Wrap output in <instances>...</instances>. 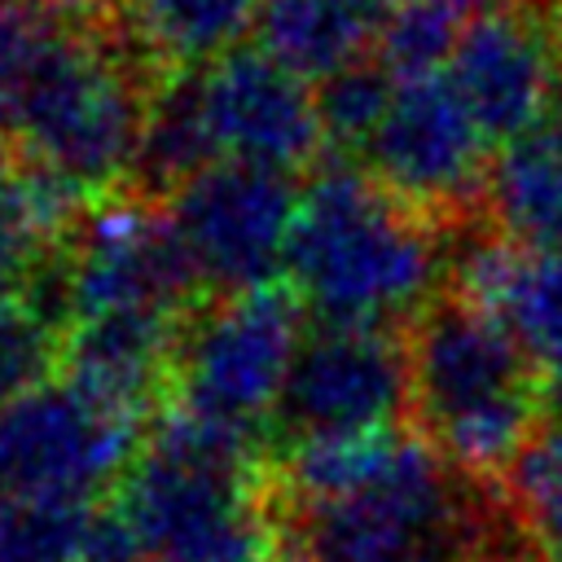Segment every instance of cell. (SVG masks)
<instances>
[{
    "mask_svg": "<svg viewBox=\"0 0 562 562\" xmlns=\"http://www.w3.org/2000/svg\"><path fill=\"white\" fill-rule=\"evenodd\" d=\"M439 224L382 189L360 162H321L299 193L285 281L329 325L408 329L443 290Z\"/></svg>",
    "mask_w": 562,
    "mask_h": 562,
    "instance_id": "obj_1",
    "label": "cell"
},
{
    "mask_svg": "<svg viewBox=\"0 0 562 562\" xmlns=\"http://www.w3.org/2000/svg\"><path fill=\"white\" fill-rule=\"evenodd\" d=\"M110 505L140 562H290L272 452L167 408Z\"/></svg>",
    "mask_w": 562,
    "mask_h": 562,
    "instance_id": "obj_2",
    "label": "cell"
},
{
    "mask_svg": "<svg viewBox=\"0 0 562 562\" xmlns=\"http://www.w3.org/2000/svg\"><path fill=\"white\" fill-rule=\"evenodd\" d=\"M408 386L417 435L461 474L505 483L544 430L549 391L505 325L443 290L408 329Z\"/></svg>",
    "mask_w": 562,
    "mask_h": 562,
    "instance_id": "obj_3",
    "label": "cell"
},
{
    "mask_svg": "<svg viewBox=\"0 0 562 562\" xmlns=\"http://www.w3.org/2000/svg\"><path fill=\"white\" fill-rule=\"evenodd\" d=\"M158 79L119 35L114 18H66L31 70L9 149L83 202L132 189Z\"/></svg>",
    "mask_w": 562,
    "mask_h": 562,
    "instance_id": "obj_4",
    "label": "cell"
},
{
    "mask_svg": "<svg viewBox=\"0 0 562 562\" xmlns=\"http://www.w3.org/2000/svg\"><path fill=\"white\" fill-rule=\"evenodd\" d=\"M303 299L290 281L246 294L206 299L180 334L167 413H180L215 435L268 448L272 417L307 329Z\"/></svg>",
    "mask_w": 562,
    "mask_h": 562,
    "instance_id": "obj_5",
    "label": "cell"
},
{
    "mask_svg": "<svg viewBox=\"0 0 562 562\" xmlns=\"http://www.w3.org/2000/svg\"><path fill=\"white\" fill-rule=\"evenodd\" d=\"M57 268L70 325L110 312L189 316L206 303L167 202L140 189H119L88 202L57 250Z\"/></svg>",
    "mask_w": 562,
    "mask_h": 562,
    "instance_id": "obj_6",
    "label": "cell"
},
{
    "mask_svg": "<svg viewBox=\"0 0 562 562\" xmlns=\"http://www.w3.org/2000/svg\"><path fill=\"white\" fill-rule=\"evenodd\" d=\"M149 422L70 373L0 413V501H105L132 470Z\"/></svg>",
    "mask_w": 562,
    "mask_h": 562,
    "instance_id": "obj_7",
    "label": "cell"
},
{
    "mask_svg": "<svg viewBox=\"0 0 562 562\" xmlns=\"http://www.w3.org/2000/svg\"><path fill=\"white\" fill-rule=\"evenodd\" d=\"M413 417L408 347L400 329L312 321L299 338L268 452L400 430Z\"/></svg>",
    "mask_w": 562,
    "mask_h": 562,
    "instance_id": "obj_8",
    "label": "cell"
},
{
    "mask_svg": "<svg viewBox=\"0 0 562 562\" xmlns=\"http://www.w3.org/2000/svg\"><path fill=\"white\" fill-rule=\"evenodd\" d=\"M299 193V176L250 162H211L162 198L206 299L285 281V241Z\"/></svg>",
    "mask_w": 562,
    "mask_h": 562,
    "instance_id": "obj_9",
    "label": "cell"
},
{
    "mask_svg": "<svg viewBox=\"0 0 562 562\" xmlns=\"http://www.w3.org/2000/svg\"><path fill=\"white\" fill-rule=\"evenodd\" d=\"M382 189L435 224H457L487 193L492 140L457 97L448 75L404 79L356 158Z\"/></svg>",
    "mask_w": 562,
    "mask_h": 562,
    "instance_id": "obj_10",
    "label": "cell"
},
{
    "mask_svg": "<svg viewBox=\"0 0 562 562\" xmlns=\"http://www.w3.org/2000/svg\"><path fill=\"white\" fill-rule=\"evenodd\" d=\"M501 154L549 123L562 97V31L527 0H496L470 13L443 70Z\"/></svg>",
    "mask_w": 562,
    "mask_h": 562,
    "instance_id": "obj_11",
    "label": "cell"
},
{
    "mask_svg": "<svg viewBox=\"0 0 562 562\" xmlns=\"http://www.w3.org/2000/svg\"><path fill=\"white\" fill-rule=\"evenodd\" d=\"M198 114L215 162H250L285 176H312L325 154L316 88L272 61L259 44H241L206 70H193Z\"/></svg>",
    "mask_w": 562,
    "mask_h": 562,
    "instance_id": "obj_12",
    "label": "cell"
},
{
    "mask_svg": "<svg viewBox=\"0 0 562 562\" xmlns=\"http://www.w3.org/2000/svg\"><path fill=\"white\" fill-rule=\"evenodd\" d=\"M452 290L492 312L562 400V259L527 250L501 233H457L448 250Z\"/></svg>",
    "mask_w": 562,
    "mask_h": 562,
    "instance_id": "obj_13",
    "label": "cell"
},
{
    "mask_svg": "<svg viewBox=\"0 0 562 562\" xmlns=\"http://www.w3.org/2000/svg\"><path fill=\"white\" fill-rule=\"evenodd\" d=\"M400 0H259L255 44L303 83H325L378 53Z\"/></svg>",
    "mask_w": 562,
    "mask_h": 562,
    "instance_id": "obj_14",
    "label": "cell"
},
{
    "mask_svg": "<svg viewBox=\"0 0 562 562\" xmlns=\"http://www.w3.org/2000/svg\"><path fill=\"white\" fill-rule=\"evenodd\" d=\"M110 18L158 79H176L237 53L259 22V0H119Z\"/></svg>",
    "mask_w": 562,
    "mask_h": 562,
    "instance_id": "obj_15",
    "label": "cell"
},
{
    "mask_svg": "<svg viewBox=\"0 0 562 562\" xmlns=\"http://www.w3.org/2000/svg\"><path fill=\"white\" fill-rule=\"evenodd\" d=\"M483 202L501 237L562 259V119L496 154Z\"/></svg>",
    "mask_w": 562,
    "mask_h": 562,
    "instance_id": "obj_16",
    "label": "cell"
},
{
    "mask_svg": "<svg viewBox=\"0 0 562 562\" xmlns=\"http://www.w3.org/2000/svg\"><path fill=\"white\" fill-rule=\"evenodd\" d=\"M66 369V325L31 285H0V413Z\"/></svg>",
    "mask_w": 562,
    "mask_h": 562,
    "instance_id": "obj_17",
    "label": "cell"
},
{
    "mask_svg": "<svg viewBox=\"0 0 562 562\" xmlns=\"http://www.w3.org/2000/svg\"><path fill=\"white\" fill-rule=\"evenodd\" d=\"M101 505L70 496L0 501V562H88Z\"/></svg>",
    "mask_w": 562,
    "mask_h": 562,
    "instance_id": "obj_18",
    "label": "cell"
},
{
    "mask_svg": "<svg viewBox=\"0 0 562 562\" xmlns=\"http://www.w3.org/2000/svg\"><path fill=\"white\" fill-rule=\"evenodd\" d=\"M470 22V9H461L457 0H400V9L391 13L373 61L395 79H426V75H443L461 31Z\"/></svg>",
    "mask_w": 562,
    "mask_h": 562,
    "instance_id": "obj_19",
    "label": "cell"
},
{
    "mask_svg": "<svg viewBox=\"0 0 562 562\" xmlns=\"http://www.w3.org/2000/svg\"><path fill=\"white\" fill-rule=\"evenodd\" d=\"M501 487L544 562H562V439L549 430V422L509 465Z\"/></svg>",
    "mask_w": 562,
    "mask_h": 562,
    "instance_id": "obj_20",
    "label": "cell"
},
{
    "mask_svg": "<svg viewBox=\"0 0 562 562\" xmlns=\"http://www.w3.org/2000/svg\"><path fill=\"white\" fill-rule=\"evenodd\" d=\"M391 97H395V79L373 57L334 75V79H325V83H316V110H321L325 140L347 162H356L360 149L369 145V136L378 132Z\"/></svg>",
    "mask_w": 562,
    "mask_h": 562,
    "instance_id": "obj_21",
    "label": "cell"
},
{
    "mask_svg": "<svg viewBox=\"0 0 562 562\" xmlns=\"http://www.w3.org/2000/svg\"><path fill=\"white\" fill-rule=\"evenodd\" d=\"M61 22L66 18L44 0H0V145L9 140L22 88Z\"/></svg>",
    "mask_w": 562,
    "mask_h": 562,
    "instance_id": "obj_22",
    "label": "cell"
},
{
    "mask_svg": "<svg viewBox=\"0 0 562 562\" xmlns=\"http://www.w3.org/2000/svg\"><path fill=\"white\" fill-rule=\"evenodd\" d=\"M48 9H57L61 18H75V22H97V18H110L119 0H44Z\"/></svg>",
    "mask_w": 562,
    "mask_h": 562,
    "instance_id": "obj_23",
    "label": "cell"
},
{
    "mask_svg": "<svg viewBox=\"0 0 562 562\" xmlns=\"http://www.w3.org/2000/svg\"><path fill=\"white\" fill-rule=\"evenodd\" d=\"M461 9H470V13H479V9H487V4H496V0H457Z\"/></svg>",
    "mask_w": 562,
    "mask_h": 562,
    "instance_id": "obj_24",
    "label": "cell"
},
{
    "mask_svg": "<svg viewBox=\"0 0 562 562\" xmlns=\"http://www.w3.org/2000/svg\"><path fill=\"white\" fill-rule=\"evenodd\" d=\"M549 430L562 439V404H558V413H553V422H549Z\"/></svg>",
    "mask_w": 562,
    "mask_h": 562,
    "instance_id": "obj_25",
    "label": "cell"
},
{
    "mask_svg": "<svg viewBox=\"0 0 562 562\" xmlns=\"http://www.w3.org/2000/svg\"><path fill=\"white\" fill-rule=\"evenodd\" d=\"M549 4H558V9H562V0H549Z\"/></svg>",
    "mask_w": 562,
    "mask_h": 562,
    "instance_id": "obj_26",
    "label": "cell"
}]
</instances>
